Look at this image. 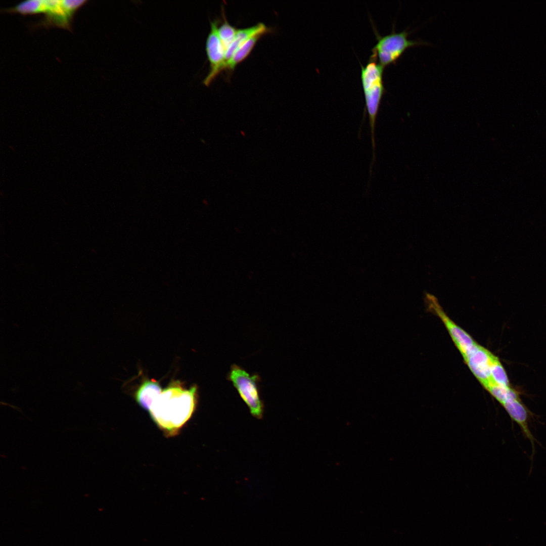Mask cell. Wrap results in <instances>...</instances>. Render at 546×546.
<instances>
[{"instance_id":"14","label":"cell","mask_w":546,"mask_h":546,"mask_svg":"<svg viewBox=\"0 0 546 546\" xmlns=\"http://www.w3.org/2000/svg\"><path fill=\"white\" fill-rule=\"evenodd\" d=\"M238 29L231 25L224 18L223 23L218 26L219 37L225 50L233 41Z\"/></svg>"},{"instance_id":"9","label":"cell","mask_w":546,"mask_h":546,"mask_svg":"<svg viewBox=\"0 0 546 546\" xmlns=\"http://www.w3.org/2000/svg\"><path fill=\"white\" fill-rule=\"evenodd\" d=\"M162 390L158 381L145 378L135 391L134 399L142 408L149 411Z\"/></svg>"},{"instance_id":"12","label":"cell","mask_w":546,"mask_h":546,"mask_svg":"<svg viewBox=\"0 0 546 546\" xmlns=\"http://www.w3.org/2000/svg\"><path fill=\"white\" fill-rule=\"evenodd\" d=\"M486 389L503 405L504 404L519 399L517 392L510 387H506L492 383Z\"/></svg>"},{"instance_id":"8","label":"cell","mask_w":546,"mask_h":546,"mask_svg":"<svg viewBox=\"0 0 546 546\" xmlns=\"http://www.w3.org/2000/svg\"><path fill=\"white\" fill-rule=\"evenodd\" d=\"M496 357L490 351L477 344L464 360L473 374L486 388L492 383L491 365Z\"/></svg>"},{"instance_id":"5","label":"cell","mask_w":546,"mask_h":546,"mask_svg":"<svg viewBox=\"0 0 546 546\" xmlns=\"http://www.w3.org/2000/svg\"><path fill=\"white\" fill-rule=\"evenodd\" d=\"M86 0H44L43 18L36 25L46 28L57 27L71 30L75 12Z\"/></svg>"},{"instance_id":"1","label":"cell","mask_w":546,"mask_h":546,"mask_svg":"<svg viewBox=\"0 0 546 546\" xmlns=\"http://www.w3.org/2000/svg\"><path fill=\"white\" fill-rule=\"evenodd\" d=\"M198 400V387H185L179 380H172L163 389L149 411L150 415L165 435L171 437L193 415Z\"/></svg>"},{"instance_id":"7","label":"cell","mask_w":546,"mask_h":546,"mask_svg":"<svg viewBox=\"0 0 546 546\" xmlns=\"http://www.w3.org/2000/svg\"><path fill=\"white\" fill-rule=\"evenodd\" d=\"M426 299L429 308L441 320L463 357H465L477 343L468 333L449 318L444 312L435 297L427 294Z\"/></svg>"},{"instance_id":"4","label":"cell","mask_w":546,"mask_h":546,"mask_svg":"<svg viewBox=\"0 0 546 546\" xmlns=\"http://www.w3.org/2000/svg\"><path fill=\"white\" fill-rule=\"evenodd\" d=\"M408 34L409 32L406 30L396 32L393 29L391 33L384 36L377 34V41L372 49V54L376 56L382 67L384 68L396 62L408 47L428 43L423 40L409 39Z\"/></svg>"},{"instance_id":"3","label":"cell","mask_w":546,"mask_h":546,"mask_svg":"<svg viewBox=\"0 0 546 546\" xmlns=\"http://www.w3.org/2000/svg\"><path fill=\"white\" fill-rule=\"evenodd\" d=\"M240 396L248 406L252 415L261 419L264 412V404L260 398L258 384L261 381L258 374L250 375L236 364L231 366L226 376Z\"/></svg>"},{"instance_id":"6","label":"cell","mask_w":546,"mask_h":546,"mask_svg":"<svg viewBox=\"0 0 546 546\" xmlns=\"http://www.w3.org/2000/svg\"><path fill=\"white\" fill-rule=\"evenodd\" d=\"M218 21L211 22L210 31L206 42V52L210 65V70L203 80L209 85L214 78L222 71L225 63V51L218 34Z\"/></svg>"},{"instance_id":"10","label":"cell","mask_w":546,"mask_h":546,"mask_svg":"<svg viewBox=\"0 0 546 546\" xmlns=\"http://www.w3.org/2000/svg\"><path fill=\"white\" fill-rule=\"evenodd\" d=\"M268 32L269 31L258 32L247 40L236 50L230 59L224 64L222 70L233 71L238 64L249 56L260 38Z\"/></svg>"},{"instance_id":"11","label":"cell","mask_w":546,"mask_h":546,"mask_svg":"<svg viewBox=\"0 0 546 546\" xmlns=\"http://www.w3.org/2000/svg\"><path fill=\"white\" fill-rule=\"evenodd\" d=\"M263 31H269V29L262 23L245 28L238 29L233 41L226 50L224 64L247 40L254 34Z\"/></svg>"},{"instance_id":"2","label":"cell","mask_w":546,"mask_h":546,"mask_svg":"<svg viewBox=\"0 0 546 546\" xmlns=\"http://www.w3.org/2000/svg\"><path fill=\"white\" fill-rule=\"evenodd\" d=\"M361 80L364 93L365 105L368 111L373 148L372 166L374 162L375 140V129L377 117L384 93L383 81L384 67L372 54L366 65H361Z\"/></svg>"},{"instance_id":"13","label":"cell","mask_w":546,"mask_h":546,"mask_svg":"<svg viewBox=\"0 0 546 546\" xmlns=\"http://www.w3.org/2000/svg\"><path fill=\"white\" fill-rule=\"evenodd\" d=\"M491 378L493 383L509 387L506 371L497 357L494 358L491 365Z\"/></svg>"}]
</instances>
